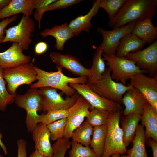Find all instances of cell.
<instances>
[{"instance_id": "1", "label": "cell", "mask_w": 157, "mask_h": 157, "mask_svg": "<svg viewBox=\"0 0 157 157\" xmlns=\"http://www.w3.org/2000/svg\"><path fill=\"white\" fill-rule=\"evenodd\" d=\"M157 6V0H126L117 14L109 20L108 25L114 29L123 27L139 19H152Z\"/></svg>"}, {"instance_id": "2", "label": "cell", "mask_w": 157, "mask_h": 157, "mask_svg": "<svg viewBox=\"0 0 157 157\" xmlns=\"http://www.w3.org/2000/svg\"><path fill=\"white\" fill-rule=\"evenodd\" d=\"M56 72H47L34 65L36 71L37 81L30 85L31 88H37L42 87H49L60 90L67 97L73 95L76 91L70 87L69 83L86 84V76L71 77L65 75L62 72L63 69L56 67Z\"/></svg>"}, {"instance_id": "3", "label": "cell", "mask_w": 157, "mask_h": 157, "mask_svg": "<svg viewBox=\"0 0 157 157\" xmlns=\"http://www.w3.org/2000/svg\"><path fill=\"white\" fill-rule=\"evenodd\" d=\"M122 114L121 110L110 113L104 149L101 157H110L115 154L122 155L127 153V150L123 142V133L119 125Z\"/></svg>"}, {"instance_id": "4", "label": "cell", "mask_w": 157, "mask_h": 157, "mask_svg": "<svg viewBox=\"0 0 157 157\" xmlns=\"http://www.w3.org/2000/svg\"><path fill=\"white\" fill-rule=\"evenodd\" d=\"M43 97L37 88H31L24 94H17L15 102L26 112L25 124L28 132H32L39 123L40 115L37 112L42 110Z\"/></svg>"}, {"instance_id": "5", "label": "cell", "mask_w": 157, "mask_h": 157, "mask_svg": "<svg viewBox=\"0 0 157 157\" xmlns=\"http://www.w3.org/2000/svg\"><path fill=\"white\" fill-rule=\"evenodd\" d=\"M111 70L108 67L100 79L88 82L86 84L92 90L101 97L121 104L124 94L133 87L130 84L124 85L115 82L111 78Z\"/></svg>"}, {"instance_id": "6", "label": "cell", "mask_w": 157, "mask_h": 157, "mask_svg": "<svg viewBox=\"0 0 157 157\" xmlns=\"http://www.w3.org/2000/svg\"><path fill=\"white\" fill-rule=\"evenodd\" d=\"M22 64L3 69V78L7 83V90L11 95L15 96L16 90L22 85H31L37 80L33 62Z\"/></svg>"}, {"instance_id": "7", "label": "cell", "mask_w": 157, "mask_h": 157, "mask_svg": "<svg viewBox=\"0 0 157 157\" xmlns=\"http://www.w3.org/2000/svg\"><path fill=\"white\" fill-rule=\"evenodd\" d=\"M102 56L106 64L111 71V76L113 80L126 85L127 80L138 73H147L136 65V62L125 57H118L115 55H107L103 54Z\"/></svg>"}, {"instance_id": "8", "label": "cell", "mask_w": 157, "mask_h": 157, "mask_svg": "<svg viewBox=\"0 0 157 157\" xmlns=\"http://www.w3.org/2000/svg\"><path fill=\"white\" fill-rule=\"evenodd\" d=\"M35 26L30 17L23 15L18 24L5 29V36L1 43L15 42L19 44L23 50H28L32 41L31 38Z\"/></svg>"}, {"instance_id": "9", "label": "cell", "mask_w": 157, "mask_h": 157, "mask_svg": "<svg viewBox=\"0 0 157 157\" xmlns=\"http://www.w3.org/2000/svg\"><path fill=\"white\" fill-rule=\"evenodd\" d=\"M58 89L51 87L39 88L43 97L42 111L44 112L57 109H68L76 101L79 94L76 92L72 96L64 99L57 92Z\"/></svg>"}, {"instance_id": "10", "label": "cell", "mask_w": 157, "mask_h": 157, "mask_svg": "<svg viewBox=\"0 0 157 157\" xmlns=\"http://www.w3.org/2000/svg\"><path fill=\"white\" fill-rule=\"evenodd\" d=\"M69 86L90 104V110L96 108L109 112L122 110L121 104L104 98L92 90L87 84L72 83Z\"/></svg>"}, {"instance_id": "11", "label": "cell", "mask_w": 157, "mask_h": 157, "mask_svg": "<svg viewBox=\"0 0 157 157\" xmlns=\"http://www.w3.org/2000/svg\"><path fill=\"white\" fill-rule=\"evenodd\" d=\"M134 60L136 65L146 71L149 77L157 76V40L146 48L130 53L125 57Z\"/></svg>"}, {"instance_id": "12", "label": "cell", "mask_w": 157, "mask_h": 157, "mask_svg": "<svg viewBox=\"0 0 157 157\" xmlns=\"http://www.w3.org/2000/svg\"><path fill=\"white\" fill-rule=\"evenodd\" d=\"M90 108V104L79 95L75 103L68 109L64 138L69 139L71 138L73 131L83 122Z\"/></svg>"}, {"instance_id": "13", "label": "cell", "mask_w": 157, "mask_h": 157, "mask_svg": "<svg viewBox=\"0 0 157 157\" xmlns=\"http://www.w3.org/2000/svg\"><path fill=\"white\" fill-rule=\"evenodd\" d=\"M136 21L111 31H106L101 27L97 28V32L101 34L103 37L102 42L98 47L103 51V53L109 56L115 55L121 39L126 34L131 33Z\"/></svg>"}, {"instance_id": "14", "label": "cell", "mask_w": 157, "mask_h": 157, "mask_svg": "<svg viewBox=\"0 0 157 157\" xmlns=\"http://www.w3.org/2000/svg\"><path fill=\"white\" fill-rule=\"evenodd\" d=\"M129 79V84L140 92L157 112V76L151 77L138 73Z\"/></svg>"}, {"instance_id": "15", "label": "cell", "mask_w": 157, "mask_h": 157, "mask_svg": "<svg viewBox=\"0 0 157 157\" xmlns=\"http://www.w3.org/2000/svg\"><path fill=\"white\" fill-rule=\"evenodd\" d=\"M49 56L56 67L65 68L79 76H86L88 80L90 78V69L86 68L75 56L56 52H51Z\"/></svg>"}, {"instance_id": "16", "label": "cell", "mask_w": 157, "mask_h": 157, "mask_svg": "<svg viewBox=\"0 0 157 157\" xmlns=\"http://www.w3.org/2000/svg\"><path fill=\"white\" fill-rule=\"evenodd\" d=\"M21 46L13 42L4 52H0V67L3 69L31 62V57L23 53Z\"/></svg>"}, {"instance_id": "17", "label": "cell", "mask_w": 157, "mask_h": 157, "mask_svg": "<svg viewBox=\"0 0 157 157\" xmlns=\"http://www.w3.org/2000/svg\"><path fill=\"white\" fill-rule=\"evenodd\" d=\"M31 133L35 150L45 156L53 157V147L50 141L51 134L47 125L39 123Z\"/></svg>"}, {"instance_id": "18", "label": "cell", "mask_w": 157, "mask_h": 157, "mask_svg": "<svg viewBox=\"0 0 157 157\" xmlns=\"http://www.w3.org/2000/svg\"><path fill=\"white\" fill-rule=\"evenodd\" d=\"M147 102L140 92L133 87L126 92L122 98V104L125 106L122 114L125 116L132 113L136 112L141 115Z\"/></svg>"}, {"instance_id": "19", "label": "cell", "mask_w": 157, "mask_h": 157, "mask_svg": "<svg viewBox=\"0 0 157 157\" xmlns=\"http://www.w3.org/2000/svg\"><path fill=\"white\" fill-rule=\"evenodd\" d=\"M37 0H11L9 3L0 10V19L20 13L30 17L35 9Z\"/></svg>"}, {"instance_id": "20", "label": "cell", "mask_w": 157, "mask_h": 157, "mask_svg": "<svg viewBox=\"0 0 157 157\" xmlns=\"http://www.w3.org/2000/svg\"><path fill=\"white\" fill-rule=\"evenodd\" d=\"M131 33L146 43L151 44L157 39V27L153 25L152 19H141L135 21Z\"/></svg>"}, {"instance_id": "21", "label": "cell", "mask_w": 157, "mask_h": 157, "mask_svg": "<svg viewBox=\"0 0 157 157\" xmlns=\"http://www.w3.org/2000/svg\"><path fill=\"white\" fill-rule=\"evenodd\" d=\"M99 8V0H97L94 2L88 13L80 15L70 21L68 26L74 36H78L83 31L90 32L92 26L91 20L97 13Z\"/></svg>"}, {"instance_id": "22", "label": "cell", "mask_w": 157, "mask_h": 157, "mask_svg": "<svg viewBox=\"0 0 157 157\" xmlns=\"http://www.w3.org/2000/svg\"><path fill=\"white\" fill-rule=\"evenodd\" d=\"M40 34L43 38L49 36L54 37L56 40L55 47L59 51L63 50L66 42L74 36L67 22L60 25H55L51 28H45Z\"/></svg>"}, {"instance_id": "23", "label": "cell", "mask_w": 157, "mask_h": 157, "mask_svg": "<svg viewBox=\"0 0 157 157\" xmlns=\"http://www.w3.org/2000/svg\"><path fill=\"white\" fill-rule=\"evenodd\" d=\"M140 121L145 127V140L151 138L157 142V112L148 102L141 115Z\"/></svg>"}, {"instance_id": "24", "label": "cell", "mask_w": 157, "mask_h": 157, "mask_svg": "<svg viewBox=\"0 0 157 157\" xmlns=\"http://www.w3.org/2000/svg\"><path fill=\"white\" fill-rule=\"evenodd\" d=\"M141 115L136 112L122 116L120 127L123 133V142L127 147L133 141L136 129L140 120Z\"/></svg>"}, {"instance_id": "25", "label": "cell", "mask_w": 157, "mask_h": 157, "mask_svg": "<svg viewBox=\"0 0 157 157\" xmlns=\"http://www.w3.org/2000/svg\"><path fill=\"white\" fill-rule=\"evenodd\" d=\"M146 43L131 33L125 35L121 39L115 53L118 57H124L130 53L142 50Z\"/></svg>"}, {"instance_id": "26", "label": "cell", "mask_w": 157, "mask_h": 157, "mask_svg": "<svg viewBox=\"0 0 157 157\" xmlns=\"http://www.w3.org/2000/svg\"><path fill=\"white\" fill-rule=\"evenodd\" d=\"M144 127L138 125L135 137L132 142L133 146L127 150V153L130 157H148L145 148V138Z\"/></svg>"}, {"instance_id": "27", "label": "cell", "mask_w": 157, "mask_h": 157, "mask_svg": "<svg viewBox=\"0 0 157 157\" xmlns=\"http://www.w3.org/2000/svg\"><path fill=\"white\" fill-rule=\"evenodd\" d=\"M107 129V124L94 127L90 146L98 157H101L103 154Z\"/></svg>"}, {"instance_id": "28", "label": "cell", "mask_w": 157, "mask_h": 157, "mask_svg": "<svg viewBox=\"0 0 157 157\" xmlns=\"http://www.w3.org/2000/svg\"><path fill=\"white\" fill-rule=\"evenodd\" d=\"M94 127L86 121L73 132L72 141L85 146H90Z\"/></svg>"}, {"instance_id": "29", "label": "cell", "mask_w": 157, "mask_h": 157, "mask_svg": "<svg viewBox=\"0 0 157 157\" xmlns=\"http://www.w3.org/2000/svg\"><path fill=\"white\" fill-rule=\"evenodd\" d=\"M103 51L98 47L96 49L93 56L92 66L90 69L91 76L88 82H92L100 79L105 72L106 68L102 57Z\"/></svg>"}, {"instance_id": "30", "label": "cell", "mask_w": 157, "mask_h": 157, "mask_svg": "<svg viewBox=\"0 0 157 157\" xmlns=\"http://www.w3.org/2000/svg\"><path fill=\"white\" fill-rule=\"evenodd\" d=\"M110 112L94 108L90 110L85 121L93 127L107 124Z\"/></svg>"}, {"instance_id": "31", "label": "cell", "mask_w": 157, "mask_h": 157, "mask_svg": "<svg viewBox=\"0 0 157 157\" xmlns=\"http://www.w3.org/2000/svg\"><path fill=\"white\" fill-rule=\"evenodd\" d=\"M3 71V69L0 67V111L4 112L8 105L15 102V96L10 94L7 90Z\"/></svg>"}, {"instance_id": "32", "label": "cell", "mask_w": 157, "mask_h": 157, "mask_svg": "<svg viewBox=\"0 0 157 157\" xmlns=\"http://www.w3.org/2000/svg\"><path fill=\"white\" fill-rule=\"evenodd\" d=\"M72 148L69 154V157H98L90 146H85L72 141Z\"/></svg>"}, {"instance_id": "33", "label": "cell", "mask_w": 157, "mask_h": 157, "mask_svg": "<svg viewBox=\"0 0 157 157\" xmlns=\"http://www.w3.org/2000/svg\"><path fill=\"white\" fill-rule=\"evenodd\" d=\"M126 0H99L100 8H103L108 14L109 20L118 13Z\"/></svg>"}, {"instance_id": "34", "label": "cell", "mask_w": 157, "mask_h": 157, "mask_svg": "<svg viewBox=\"0 0 157 157\" xmlns=\"http://www.w3.org/2000/svg\"><path fill=\"white\" fill-rule=\"evenodd\" d=\"M68 115V109L52 110L40 115L39 123L47 125L58 120L67 118Z\"/></svg>"}, {"instance_id": "35", "label": "cell", "mask_w": 157, "mask_h": 157, "mask_svg": "<svg viewBox=\"0 0 157 157\" xmlns=\"http://www.w3.org/2000/svg\"><path fill=\"white\" fill-rule=\"evenodd\" d=\"M67 118L61 119L47 125L51 134L50 139L56 141L64 138Z\"/></svg>"}, {"instance_id": "36", "label": "cell", "mask_w": 157, "mask_h": 157, "mask_svg": "<svg viewBox=\"0 0 157 157\" xmlns=\"http://www.w3.org/2000/svg\"><path fill=\"white\" fill-rule=\"evenodd\" d=\"M71 146V142L68 139L63 138L56 141L52 146L53 157H64L66 152Z\"/></svg>"}, {"instance_id": "37", "label": "cell", "mask_w": 157, "mask_h": 157, "mask_svg": "<svg viewBox=\"0 0 157 157\" xmlns=\"http://www.w3.org/2000/svg\"><path fill=\"white\" fill-rule=\"evenodd\" d=\"M56 0H37L36 4V10L34 16L35 20L38 23V28L41 27V23L42 17L46 8Z\"/></svg>"}, {"instance_id": "38", "label": "cell", "mask_w": 157, "mask_h": 157, "mask_svg": "<svg viewBox=\"0 0 157 157\" xmlns=\"http://www.w3.org/2000/svg\"><path fill=\"white\" fill-rule=\"evenodd\" d=\"M83 1V0H56L46 8L44 12L66 8Z\"/></svg>"}, {"instance_id": "39", "label": "cell", "mask_w": 157, "mask_h": 157, "mask_svg": "<svg viewBox=\"0 0 157 157\" xmlns=\"http://www.w3.org/2000/svg\"><path fill=\"white\" fill-rule=\"evenodd\" d=\"M17 18V16L15 15L10 17H7L3 19L0 22V44L2 43L5 38V28L10 23L16 21Z\"/></svg>"}, {"instance_id": "40", "label": "cell", "mask_w": 157, "mask_h": 157, "mask_svg": "<svg viewBox=\"0 0 157 157\" xmlns=\"http://www.w3.org/2000/svg\"><path fill=\"white\" fill-rule=\"evenodd\" d=\"M17 157H27V143L23 139H20L17 140ZM0 157H3L0 155Z\"/></svg>"}, {"instance_id": "41", "label": "cell", "mask_w": 157, "mask_h": 157, "mask_svg": "<svg viewBox=\"0 0 157 157\" xmlns=\"http://www.w3.org/2000/svg\"><path fill=\"white\" fill-rule=\"evenodd\" d=\"M48 46L47 43L44 42L38 43L35 47V51L37 55H41L45 53L47 50Z\"/></svg>"}, {"instance_id": "42", "label": "cell", "mask_w": 157, "mask_h": 157, "mask_svg": "<svg viewBox=\"0 0 157 157\" xmlns=\"http://www.w3.org/2000/svg\"><path fill=\"white\" fill-rule=\"evenodd\" d=\"M147 144L152 149L153 157H157V142L151 138H149L145 140Z\"/></svg>"}, {"instance_id": "43", "label": "cell", "mask_w": 157, "mask_h": 157, "mask_svg": "<svg viewBox=\"0 0 157 157\" xmlns=\"http://www.w3.org/2000/svg\"><path fill=\"white\" fill-rule=\"evenodd\" d=\"M3 137V135L0 131V146L1 147L5 155H6L8 154V151L6 146L3 142L1 139Z\"/></svg>"}, {"instance_id": "44", "label": "cell", "mask_w": 157, "mask_h": 157, "mask_svg": "<svg viewBox=\"0 0 157 157\" xmlns=\"http://www.w3.org/2000/svg\"><path fill=\"white\" fill-rule=\"evenodd\" d=\"M28 157H48L45 156L35 150L32 152Z\"/></svg>"}, {"instance_id": "45", "label": "cell", "mask_w": 157, "mask_h": 157, "mask_svg": "<svg viewBox=\"0 0 157 157\" xmlns=\"http://www.w3.org/2000/svg\"><path fill=\"white\" fill-rule=\"evenodd\" d=\"M10 1L11 0H0V10L8 5Z\"/></svg>"}, {"instance_id": "46", "label": "cell", "mask_w": 157, "mask_h": 157, "mask_svg": "<svg viewBox=\"0 0 157 157\" xmlns=\"http://www.w3.org/2000/svg\"><path fill=\"white\" fill-rule=\"evenodd\" d=\"M121 155L119 154H115L112 155L110 157H120Z\"/></svg>"}, {"instance_id": "47", "label": "cell", "mask_w": 157, "mask_h": 157, "mask_svg": "<svg viewBox=\"0 0 157 157\" xmlns=\"http://www.w3.org/2000/svg\"><path fill=\"white\" fill-rule=\"evenodd\" d=\"M120 157H130L128 155L123 154L121 155Z\"/></svg>"}, {"instance_id": "48", "label": "cell", "mask_w": 157, "mask_h": 157, "mask_svg": "<svg viewBox=\"0 0 157 157\" xmlns=\"http://www.w3.org/2000/svg\"></svg>"}, {"instance_id": "49", "label": "cell", "mask_w": 157, "mask_h": 157, "mask_svg": "<svg viewBox=\"0 0 157 157\" xmlns=\"http://www.w3.org/2000/svg\"></svg>"}]
</instances>
